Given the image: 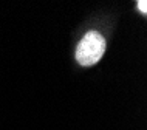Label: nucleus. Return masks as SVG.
<instances>
[{"mask_svg": "<svg viewBox=\"0 0 147 130\" xmlns=\"http://www.w3.org/2000/svg\"><path fill=\"white\" fill-rule=\"evenodd\" d=\"M104 53H105V39L98 31H88L81 39L74 56L82 67H91L101 61Z\"/></svg>", "mask_w": 147, "mask_h": 130, "instance_id": "f257e3e1", "label": "nucleus"}, {"mask_svg": "<svg viewBox=\"0 0 147 130\" xmlns=\"http://www.w3.org/2000/svg\"><path fill=\"white\" fill-rule=\"evenodd\" d=\"M136 5H138V8H140V11H141L142 14L147 13V2H146V0H140Z\"/></svg>", "mask_w": 147, "mask_h": 130, "instance_id": "f03ea898", "label": "nucleus"}]
</instances>
